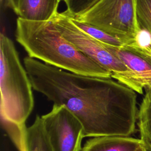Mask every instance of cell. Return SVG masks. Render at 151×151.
<instances>
[{"mask_svg":"<svg viewBox=\"0 0 151 151\" xmlns=\"http://www.w3.org/2000/svg\"><path fill=\"white\" fill-rule=\"evenodd\" d=\"M136 11L140 29L146 31L151 37V0H136Z\"/></svg>","mask_w":151,"mask_h":151,"instance_id":"13","label":"cell"},{"mask_svg":"<svg viewBox=\"0 0 151 151\" xmlns=\"http://www.w3.org/2000/svg\"><path fill=\"white\" fill-rule=\"evenodd\" d=\"M71 18L75 25L80 29H81L83 31H84L93 38L103 43L109 44L115 47H122L126 45L124 42L121 40L107 34V32L99 29L96 27L92 26L86 23L78 21L73 19L71 17Z\"/></svg>","mask_w":151,"mask_h":151,"instance_id":"12","label":"cell"},{"mask_svg":"<svg viewBox=\"0 0 151 151\" xmlns=\"http://www.w3.org/2000/svg\"><path fill=\"white\" fill-rule=\"evenodd\" d=\"M32 85L12 41L0 35V91L2 124L19 151L24 145L25 121L34 108Z\"/></svg>","mask_w":151,"mask_h":151,"instance_id":"3","label":"cell"},{"mask_svg":"<svg viewBox=\"0 0 151 151\" xmlns=\"http://www.w3.org/2000/svg\"><path fill=\"white\" fill-rule=\"evenodd\" d=\"M103 44L133 71L143 88H151V45L142 46L134 42L122 47Z\"/></svg>","mask_w":151,"mask_h":151,"instance_id":"7","label":"cell"},{"mask_svg":"<svg viewBox=\"0 0 151 151\" xmlns=\"http://www.w3.org/2000/svg\"><path fill=\"white\" fill-rule=\"evenodd\" d=\"M99 0H68L65 4L67 9L65 11L71 17L76 16L96 4Z\"/></svg>","mask_w":151,"mask_h":151,"instance_id":"14","label":"cell"},{"mask_svg":"<svg viewBox=\"0 0 151 151\" xmlns=\"http://www.w3.org/2000/svg\"><path fill=\"white\" fill-rule=\"evenodd\" d=\"M2 1V0H1ZM18 16L31 21H48L58 12V0H4Z\"/></svg>","mask_w":151,"mask_h":151,"instance_id":"8","label":"cell"},{"mask_svg":"<svg viewBox=\"0 0 151 151\" xmlns=\"http://www.w3.org/2000/svg\"><path fill=\"white\" fill-rule=\"evenodd\" d=\"M15 36L31 58L78 74L111 77L109 71L68 41L52 19L31 21L18 18Z\"/></svg>","mask_w":151,"mask_h":151,"instance_id":"2","label":"cell"},{"mask_svg":"<svg viewBox=\"0 0 151 151\" xmlns=\"http://www.w3.org/2000/svg\"><path fill=\"white\" fill-rule=\"evenodd\" d=\"M22 151H54L41 118L38 115L33 124L27 127Z\"/></svg>","mask_w":151,"mask_h":151,"instance_id":"10","label":"cell"},{"mask_svg":"<svg viewBox=\"0 0 151 151\" xmlns=\"http://www.w3.org/2000/svg\"><path fill=\"white\" fill-rule=\"evenodd\" d=\"M140 136L145 151H151V142L145 136L142 135H140Z\"/></svg>","mask_w":151,"mask_h":151,"instance_id":"15","label":"cell"},{"mask_svg":"<svg viewBox=\"0 0 151 151\" xmlns=\"http://www.w3.org/2000/svg\"><path fill=\"white\" fill-rule=\"evenodd\" d=\"M67 1H68V0H58V1H59L60 2H61V1H63V2H65H65H66Z\"/></svg>","mask_w":151,"mask_h":151,"instance_id":"17","label":"cell"},{"mask_svg":"<svg viewBox=\"0 0 151 151\" xmlns=\"http://www.w3.org/2000/svg\"><path fill=\"white\" fill-rule=\"evenodd\" d=\"M146 93L141 103L137 118L140 135L151 142V88H145Z\"/></svg>","mask_w":151,"mask_h":151,"instance_id":"11","label":"cell"},{"mask_svg":"<svg viewBox=\"0 0 151 151\" xmlns=\"http://www.w3.org/2000/svg\"><path fill=\"white\" fill-rule=\"evenodd\" d=\"M41 118L54 151L81 150L83 126L65 107L53 104L52 110Z\"/></svg>","mask_w":151,"mask_h":151,"instance_id":"6","label":"cell"},{"mask_svg":"<svg viewBox=\"0 0 151 151\" xmlns=\"http://www.w3.org/2000/svg\"><path fill=\"white\" fill-rule=\"evenodd\" d=\"M142 144L141 139L129 136H103L88 140L81 151H136Z\"/></svg>","mask_w":151,"mask_h":151,"instance_id":"9","label":"cell"},{"mask_svg":"<svg viewBox=\"0 0 151 151\" xmlns=\"http://www.w3.org/2000/svg\"><path fill=\"white\" fill-rule=\"evenodd\" d=\"M71 17L98 28L126 45L133 42L140 31L136 0H99L85 11Z\"/></svg>","mask_w":151,"mask_h":151,"instance_id":"5","label":"cell"},{"mask_svg":"<svg viewBox=\"0 0 151 151\" xmlns=\"http://www.w3.org/2000/svg\"><path fill=\"white\" fill-rule=\"evenodd\" d=\"M64 37L79 51L107 70L111 78L140 94L143 88L136 76L117 56L109 52L103 42L83 31L73 22L65 11L58 12L52 18Z\"/></svg>","mask_w":151,"mask_h":151,"instance_id":"4","label":"cell"},{"mask_svg":"<svg viewBox=\"0 0 151 151\" xmlns=\"http://www.w3.org/2000/svg\"><path fill=\"white\" fill-rule=\"evenodd\" d=\"M136 151H145V147L143 146V145L142 144V145H141L140 147H139Z\"/></svg>","mask_w":151,"mask_h":151,"instance_id":"16","label":"cell"},{"mask_svg":"<svg viewBox=\"0 0 151 151\" xmlns=\"http://www.w3.org/2000/svg\"><path fill=\"white\" fill-rule=\"evenodd\" d=\"M24 65L33 89L70 111L83 124L85 137L134 132L138 110L132 89L111 77L74 73L28 56Z\"/></svg>","mask_w":151,"mask_h":151,"instance_id":"1","label":"cell"}]
</instances>
